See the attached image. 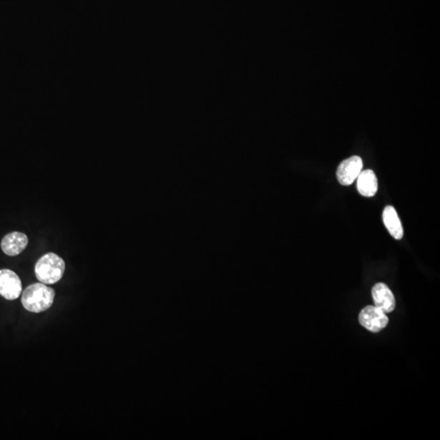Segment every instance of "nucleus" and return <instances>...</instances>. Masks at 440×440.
I'll use <instances>...</instances> for the list:
<instances>
[{"mask_svg":"<svg viewBox=\"0 0 440 440\" xmlns=\"http://www.w3.org/2000/svg\"><path fill=\"white\" fill-rule=\"evenodd\" d=\"M55 296L56 293L53 288L44 283H36L29 286L23 292L21 304L28 311L40 314L53 306Z\"/></svg>","mask_w":440,"mask_h":440,"instance_id":"nucleus-1","label":"nucleus"},{"mask_svg":"<svg viewBox=\"0 0 440 440\" xmlns=\"http://www.w3.org/2000/svg\"><path fill=\"white\" fill-rule=\"evenodd\" d=\"M65 270V261L54 253L44 254L38 260L34 268L37 279L45 285H54L60 281Z\"/></svg>","mask_w":440,"mask_h":440,"instance_id":"nucleus-2","label":"nucleus"},{"mask_svg":"<svg viewBox=\"0 0 440 440\" xmlns=\"http://www.w3.org/2000/svg\"><path fill=\"white\" fill-rule=\"evenodd\" d=\"M361 325L373 333H379L387 326L388 317L385 312L377 306H367L359 315Z\"/></svg>","mask_w":440,"mask_h":440,"instance_id":"nucleus-3","label":"nucleus"},{"mask_svg":"<svg viewBox=\"0 0 440 440\" xmlns=\"http://www.w3.org/2000/svg\"><path fill=\"white\" fill-rule=\"evenodd\" d=\"M22 292L19 275L10 269H0V295L7 300H16Z\"/></svg>","mask_w":440,"mask_h":440,"instance_id":"nucleus-4","label":"nucleus"},{"mask_svg":"<svg viewBox=\"0 0 440 440\" xmlns=\"http://www.w3.org/2000/svg\"><path fill=\"white\" fill-rule=\"evenodd\" d=\"M363 167V161L358 156H353L341 163L337 170L339 182L344 186H349L356 181Z\"/></svg>","mask_w":440,"mask_h":440,"instance_id":"nucleus-5","label":"nucleus"},{"mask_svg":"<svg viewBox=\"0 0 440 440\" xmlns=\"http://www.w3.org/2000/svg\"><path fill=\"white\" fill-rule=\"evenodd\" d=\"M375 306L385 314H390L396 308V299L389 287L384 283H378L372 289Z\"/></svg>","mask_w":440,"mask_h":440,"instance_id":"nucleus-6","label":"nucleus"},{"mask_svg":"<svg viewBox=\"0 0 440 440\" xmlns=\"http://www.w3.org/2000/svg\"><path fill=\"white\" fill-rule=\"evenodd\" d=\"M29 243L28 236L19 231L6 235L1 241V249L9 256H19L25 251Z\"/></svg>","mask_w":440,"mask_h":440,"instance_id":"nucleus-7","label":"nucleus"},{"mask_svg":"<svg viewBox=\"0 0 440 440\" xmlns=\"http://www.w3.org/2000/svg\"><path fill=\"white\" fill-rule=\"evenodd\" d=\"M356 179L359 193L362 196L371 198L377 194L378 179L372 170L361 171Z\"/></svg>","mask_w":440,"mask_h":440,"instance_id":"nucleus-8","label":"nucleus"},{"mask_svg":"<svg viewBox=\"0 0 440 440\" xmlns=\"http://www.w3.org/2000/svg\"><path fill=\"white\" fill-rule=\"evenodd\" d=\"M384 222L390 234L396 240H401L404 236V230L398 214L391 206L385 207L383 214Z\"/></svg>","mask_w":440,"mask_h":440,"instance_id":"nucleus-9","label":"nucleus"}]
</instances>
